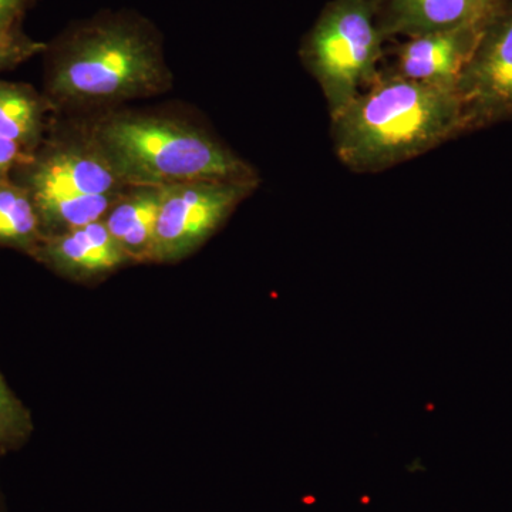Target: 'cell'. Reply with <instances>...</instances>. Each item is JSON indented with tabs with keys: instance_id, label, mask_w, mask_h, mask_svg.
<instances>
[{
	"instance_id": "obj_6",
	"label": "cell",
	"mask_w": 512,
	"mask_h": 512,
	"mask_svg": "<svg viewBox=\"0 0 512 512\" xmlns=\"http://www.w3.org/2000/svg\"><path fill=\"white\" fill-rule=\"evenodd\" d=\"M258 187L194 180L160 188L154 262L174 264L194 254Z\"/></svg>"
},
{
	"instance_id": "obj_1",
	"label": "cell",
	"mask_w": 512,
	"mask_h": 512,
	"mask_svg": "<svg viewBox=\"0 0 512 512\" xmlns=\"http://www.w3.org/2000/svg\"><path fill=\"white\" fill-rule=\"evenodd\" d=\"M45 53V97L53 113L96 116L173 86L161 33L130 10L74 23Z\"/></svg>"
},
{
	"instance_id": "obj_5",
	"label": "cell",
	"mask_w": 512,
	"mask_h": 512,
	"mask_svg": "<svg viewBox=\"0 0 512 512\" xmlns=\"http://www.w3.org/2000/svg\"><path fill=\"white\" fill-rule=\"evenodd\" d=\"M43 138L32 160L12 175L28 188L36 210L60 202L119 195L121 181L82 117L70 116Z\"/></svg>"
},
{
	"instance_id": "obj_3",
	"label": "cell",
	"mask_w": 512,
	"mask_h": 512,
	"mask_svg": "<svg viewBox=\"0 0 512 512\" xmlns=\"http://www.w3.org/2000/svg\"><path fill=\"white\" fill-rule=\"evenodd\" d=\"M82 119L127 187L194 180L261 184L248 161L188 114L117 109Z\"/></svg>"
},
{
	"instance_id": "obj_8",
	"label": "cell",
	"mask_w": 512,
	"mask_h": 512,
	"mask_svg": "<svg viewBox=\"0 0 512 512\" xmlns=\"http://www.w3.org/2000/svg\"><path fill=\"white\" fill-rule=\"evenodd\" d=\"M483 25H467L404 39L389 72L413 82L454 90L473 55Z\"/></svg>"
},
{
	"instance_id": "obj_14",
	"label": "cell",
	"mask_w": 512,
	"mask_h": 512,
	"mask_svg": "<svg viewBox=\"0 0 512 512\" xmlns=\"http://www.w3.org/2000/svg\"><path fill=\"white\" fill-rule=\"evenodd\" d=\"M32 433L33 420L29 410L0 372V450L23 446Z\"/></svg>"
},
{
	"instance_id": "obj_2",
	"label": "cell",
	"mask_w": 512,
	"mask_h": 512,
	"mask_svg": "<svg viewBox=\"0 0 512 512\" xmlns=\"http://www.w3.org/2000/svg\"><path fill=\"white\" fill-rule=\"evenodd\" d=\"M333 150L353 173H379L466 134L454 90L380 70L375 82L330 119Z\"/></svg>"
},
{
	"instance_id": "obj_4",
	"label": "cell",
	"mask_w": 512,
	"mask_h": 512,
	"mask_svg": "<svg viewBox=\"0 0 512 512\" xmlns=\"http://www.w3.org/2000/svg\"><path fill=\"white\" fill-rule=\"evenodd\" d=\"M384 39L373 0H330L303 36L299 57L319 84L330 119L380 74Z\"/></svg>"
},
{
	"instance_id": "obj_16",
	"label": "cell",
	"mask_w": 512,
	"mask_h": 512,
	"mask_svg": "<svg viewBox=\"0 0 512 512\" xmlns=\"http://www.w3.org/2000/svg\"><path fill=\"white\" fill-rule=\"evenodd\" d=\"M32 157V151L0 137V180L12 177L19 168L29 164Z\"/></svg>"
},
{
	"instance_id": "obj_13",
	"label": "cell",
	"mask_w": 512,
	"mask_h": 512,
	"mask_svg": "<svg viewBox=\"0 0 512 512\" xmlns=\"http://www.w3.org/2000/svg\"><path fill=\"white\" fill-rule=\"evenodd\" d=\"M43 239L45 232L28 188L13 177L0 180V247L32 256Z\"/></svg>"
},
{
	"instance_id": "obj_12",
	"label": "cell",
	"mask_w": 512,
	"mask_h": 512,
	"mask_svg": "<svg viewBox=\"0 0 512 512\" xmlns=\"http://www.w3.org/2000/svg\"><path fill=\"white\" fill-rule=\"evenodd\" d=\"M47 113H53L45 94L26 84L0 80V137L35 153L45 138Z\"/></svg>"
},
{
	"instance_id": "obj_10",
	"label": "cell",
	"mask_w": 512,
	"mask_h": 512,
	"mask_svg": "<svg viewBox=\"0 0 512 512\" xmlns=\"http://www.w3.org/2000/svg\"><path fill=\"white\" fill-rule=\"evenodd\" d=\"M32 258L76 281L101 278L130 262L103 220L46 235Z\"/></svg>"
},
{
	"instance_id": "obj_9",
	"label": "cell",
	"mask_w": 512,
	"mask_h": 512,
	"mask_svg": "<svg viewBox=\"0 0 512 512\" xmlns=\"http://www.w3.org/2000/svg\"><path fill=\"white\" fill-rule=\"evenodd\" d=\"M507 0H373L376 22L384 39H409L483 25Z\"/></svg>"
},
{
	"instance_id": "obj_15",
	"label": "cell",
	"mask_w": 512,
	"mask_h": 512,
	"mask_svg": "<svg viewBox=\"0 0 512 512\" xmlns=\"http://www.w3.org/2000/svg\"><path fill=\"white\" fill-rule=\"evenodd\" d=\"M47 43L37 42L19 30L0 33V70L12 69L30 57L45 53Z\"/></svg>"
},
{
	"instance_id": "obj_17",
	"label": "cell",
	"mask_w": 512,
	"mask_h": 512,
	"mask_svg": "<svg viewBox=\"0 0 512 512\" xmlns=\"http://www.w3.org/2000/svg\"><path fill=\"white\" fill-rule=\"evenodd\" d=\"M28 0H0V33L13 32Z\"/></svg>"
},
{
	"instance_id": "obj_7",
	"label": "cell",
	"mask_w": 512,
	"mask_h": 512,
	"mask_svg": "<svg viewBox=\"0 0 512 512\" xmlns=\"http://www.w3.org/2000/svg\"><path fill=\"white\" fill-rule=\"evenodd\" d=\"M456 93L467 133L512 120V0L484 23Z\"/></svg>"
},
{
	"instance_id": "obj_11",
	"label": "cell",
	"mask_w": 512,
	"mask_h": 512,
	"mask_svg": "<svg viewBox=\"0 0 512 512\" xmlns=\"http://www.w3.org/2000/svg\"><path fill=\"white\" fill-rule=\"evenodd\" d=\"M160 188L127 187L103 221L130 262H154Z\"/></svg>"
}]
</instances>
